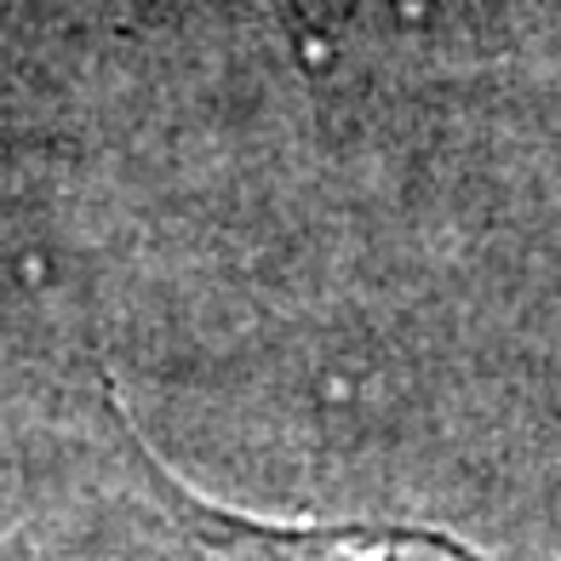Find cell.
Listing matches in <instances>:
<instances>
[{
    "instance_id": "1",
    "label": "cell",
    "mask_w": 561,
    "mask_h": 561,
    "mask_svg": "<svg viewBox=\"0 0 561 561\" xmlns=\"http://www.w3.org/2000/svg\"><path fill=\"white\" fill-rule=\"evenodd\" d=\"M144 458L178 488V504L195 522L190 545L201 550V561H493L458 545L453 533H430V527H339V522H270V516L259 522V516H241V510L207 504L149 447Z\"/></svg>"
},
{
    "instance_id": "2",
    "label": "cell",
    "mask_w": 561,
    "mask_h": 561,
    "mask_svg": "<svg viewBox=\"0 0 561 561\" xmlns=\"http://www.w3.org/2000/svg\"><path fill=\"white\" fill-rule=\"evenodd\" d=\"M275 7V18H280V30H293L298 35V46H304V58L316 53V30H321V0H270Z\"/></svg>"
}]
</instances>
